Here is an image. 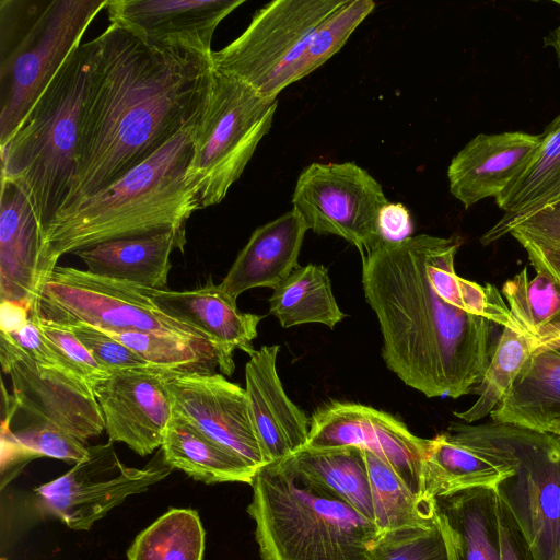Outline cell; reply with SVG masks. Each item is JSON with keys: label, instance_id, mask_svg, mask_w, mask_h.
<instances>
[{"label": "cell", "instance_id": "obj_1", "mask_svg": "<svg viewBox=\"0 0 560 560\" xmlns=\"http://www.w3.org/2000/svg\"><path fill=\"white\" fill-rule=\"evenodd\" d=\"M463 240L429 234L384 242L361 256L365 300L380 324L382 357L429 398L471 394L494 347L493 327L512 320L500 291L456 273Z\"/></svg>", "mask_w": 560, "mask_h": 560}, {"label": "cell", "instance_id": "obj_2", "mask_svg": "<svg viewBox=\"0 0 560 560\" xmlns=\"http://www.w3.org/2000/svg\"><path fill=\"white\" fill-rule=\"evenodd\" d=\"M95 39L75 175L58 212L107 188L194 127L211 91L212 54L154 45L115 24Z\"/></svg>", "mask_w": 560, "mask_h": 560}, {"label": "cell", "instance_id": "obj_3", "mask_svg": "<svg viewBox=\"0 0 560 560\" xmlns=\"http://www.w3.org/2000/svg\"><path fill=\"white\" fill-rule=\"evenodd\" d=\"M194 127L107 188L58 212L45 231L50 260L57 265L65 254L109 241L185 232L187 220L200 209L186 182Z\"/></svg>", "mask_w": 560, "mask_h": 560}, {"label": "cell", "instance_id": "obj_4", "mask_svg": "<svg viewBox=\"0 0 560 560\" xmlns=\"http://www.w3.org/2000/svg\"><path fill=\"white\" fill-rule=\"evenodd\" d=\"M96 51L95 38L82 43L0 145L1 182L22 190L44 231L62 207L75 175L81 116Z\"/></svg>", "mask_w": 560, "mask_h": 560}, {"label": "cell", "instance_id": "obj_5", "mask_svg": "<svg viewBox=\"0 0 560 560\" xmlns=\"http://www.w3.org/2000/svg\"><path fill=\"white\" fill-rule=\"evenodd\" d=\"M250 486L261 560H369L381 536L373 522L305 482L285 459L258 468Z\"/></svg>", "mask_w": 560, "mask_h": 560}, {"label": "cell", "instance_id": "obj_6", "mask_svg": "<svg viewBox=\"0 0 560 560\" xmlns=\"http://www.w3.org/2000/svg\"><path fill=\"white\" fill-rule=\"evenodd\" d=\"M109 0H1L0 145L46 90Z\"/></svg>", "mask_w": 560, "mask_h": 560}, {"label": "cell", "instance_id": "obj_7", "mask_svg": "<svg viewBox=\"0 0 560 560\" xmlns=\"http://www.w3.org/2000/svg\"><path fill=\"white\" fill-rule=\"evenodd\" d=\"M446 430L511 471L493 488L533 560H560V438L510 423L451 422Z\"/></svg>", "mask_w": 560, "mask_h": 560}, {"label": "cell", "instance_id": "obj_8", "mask_svg": "<svg viewBox=\"0 0 560 560\" xmlns=\"http://www.w3.org/2000/svg\"><path fill=\"white\" fill-rule=\"evenodd\" d=\"M278 101L214 69L211 91L192 129L186 182L199 208L220 203L269 132Z\"/></svg>", "mask_w": 560, "mask_h": 560}, {"label": "cell", "instance_id": "obj_9", "mask_svg": "<svg viewBox=\"0 0 560 560\" xmlns=\"http://www.w3.org/2000/svg\"><path fill=\"white\" fill-rule=\"evenodd\" d=\"M31 313L65 327L85 324L105 331L173 336L217 354L202 332L156 306L150 289L89 270L57 266Z\"/></svg>", "mask_w": 560, "mask_h": 560}, {"label": "cell", "instance_id": "obj_10", "mask_svg": "<svg viewBox=\"0 0 560 560\" xmlns=\"http://www.w3.org/2000/svg\"><path fill=\"white\" fill-rule=\"evenodd\" d=\"M345 1L275 0L265 4L241 35L212 51L213 68L277 100L290 85V71L316 28Z\"/></svg>", "mask_w": 560, "mask_h": 560}, {"label": "cell", "instance_id": "obj_11", "mask_svg": "<svg viewBox=\"0 0 560 560\" xmlns=\"http://www.w3.org/2000/svg\"><path fill=\"white\" fill-rule=\"evenodd\" d=\"M89 450L84 460L34 489L40 512L75 530L90 529L128 497L147 491L173 470L161 450L141 468L126 466L110 441Z\"/></svg>", "mask_w": 560, "mask_h": 560}, {"label": "cell", "instance_id": "obj_12", "mask_svg": "<svg viewBox=\"0 0 560 560\" xmlns=\"http://www.w3.org/2000/svg\"><path fill=\"white\" fill-rule=\"evenodd\" d=\"M387 202L382 185L354 162L311 163L292 195L293 209L308 230L339 236L361 256L380 242L378 215Z\"/></svg>", "mask_w": 560, "mask_h": 560}, {"label": "cell", "instance_id": "obj_13", "mask_svg": "<svg viewBox=\"0 0 560 560\" xmlns=\"http://www.w3.org/2000/svg\"><path fill=\"white\" fill-rule=\"evenodd\" d=\"M0 362L19 409L32 423L59 428L86 444L105 431L92 388L73 372L36 363L1 331Z\"/></svg>", "mask_w": 560, "mask_h": 560}, {"label": "cell", "instance_id": "obj_14", "mask_svg": "<svg viewBox=\"0 0 560 560\" xmlns=\"http://www.w3.org/2000/svg\"><path fill=\"white\" fill-rule=\"evenodd\" d=\"M303 448L326 450L354 446L384 460L415 493L423 497V467L428 439L383 410L352 401H330L310 418ZM427 500V499H425Z\"/></svg>", "mask_w": 560, "mask_h": 560}, {"label": "cell", "instance_id": "obj_15", "mask_svg": "<svg viewBox=\"0 0 560 560\" xmlns=\"http://www.w3.org/2000/svg\"><path fill=\"white\" fill-rule=\"evenodd\" d=\"M173 413L233 451L255 468L267 464L245 388L222 373L180 374L166 370Z\"/></svg>", "mask_w": 560, "mask_h": 560}, {"label": "cell", "instance_id": "obj_16", "mask_svg": "<svg viewBox=\"0 0 560 560\" xmlns=\"http://www.w3.org/2000/svg\"><path fill=\"white\" fill-rule=\"evenodd\" d=\"M165 371H121L92 388L108 441L124 443L140 456L161 447L174 415Z\"/></svg>", "mask_w": 560, "mask_h": 560}, {"label": "cell", "instance_id": "obj_17", "mask_svg": "<svg viewBox=\"0 0 560 560\" xmlns=\"http://www.w3.org/2000/svg\"><path fill=\"white\" fill-rule=\"evenodd\" d=\"M245 0H109L110 24L160 46L211 55L214 31Z\"/></svg>", "mask_w": 560, "mask_h": 560}, {"label": "cell", "instance_id": "obj_18", "mask_svg": "<svg viewBox=\"0 0 560 560\" xmlns=\"http://www.w3.org/2000/svg\"><path fill=\"white\" fill-rule=\"evenodd\" d=\"M56 267L48 257L45 231L28 199L14 184L1 182L0 302H26L34 311Z\"/></svg>", "mask_w": 560, "mask_h": 560}, {"label": "cell", "instance_id": "obj_19", "mask_svg": "<svg viewBox=\"0 0 560 560\" xmlns=\"http://www.w3.org/2000/svg\"><path fill=\"white\" fill-rule=\"evenodd\" d=\"M150 296L165 314L194 327L210 340L223 375L230 376L235 370V350L249 355L255 352L253 340L262 316L241 312L237 299L223 291L211 277L203 285L191 290L150 289Z\"/></svg>", "mask_w": 560, "mask_h": 560}, {"label": "cell", "instance_id": "obj_20", "mask_svg": "<svg viewBox=\"0 0 560 560\" xmlns=\"http://www.w3.org/2000/svg\"><path fill=\"white\" fill-rule=\"evenodd\" d=\"M541 133H479L447 167L450 192L466 209L499 197L522 173L541 143Z\"/></svg>", "mask_w": 560, "mask_h": 560}, {"label": "cell", "instance_id": "obj_21", "mask_svg": "<svg viewBox=\"0 0 560 560\" xmlns=\"http://www.w3.org/2000/svg\"><path fill=\"white\" fill-rule=\"evenodd\" d=\"M280 346H262L245 365V392L267 464L285 459L307 443L311 420L287 395L277 372Z\"/></svg>", "mask_w": 560, "mask_h": 560}, {"label": "cell", "instance_id": "obj_22", "mask_svg": "<svg viewBox=\"0 0 560 560\" xmlns=\"http://www.w3.org/2000/svg\"><path fill=\"white\" fill-rule=\"evenodd\" d=\"M307 230L294 209L258 226L221 281V289L234 299L254 288L276 290L301 267L298 259Z\"/></svg>", "mask_w": 560, "mask_h": 560}, {"label": "cell", "instance_id": "obj_23", "mask_svg": "<svg viewBox=\"0 0 560 560\" xmlns=\"http://www.w3.org/2000/svg\"><path fill=\"white\" fill-rule=\"evenodd\" d=\"M490 417L545 432L560 420V323L541 331L538 349Z\"/></svg>", "mask_w": 560, "mask_h": 560}, {"label": "cell", "instance_id": "obj_24", "mask_svg": "<svg viewBox=\"0 0 560 560\" xmlns=\"http://www.w3.org/2000/svg\"><path fill=\"white\" fill-rule=\"evenodd\" d=\"M186 232L166 231L153 235L105 242L74 253L90 272L147 289L167 290L171 254L184 250Z\"/></svg>", "mask_w": 560, "mask_h": 560}, {"label": "cell", "instance_id": "obj_25", "mask_svg": "<svg viewBox=\"0 0 560 560\" xmlns=\"http://www.w3.org/2000/svg\"><path fill=\"white\" fill-rule=\"evenodd\" d=\"M541 143L514 182L495 198L504 212L480 238L489 245L508 235L518 220L560 201V114L541 133Z\"/></svg>", "mask_w": 560, "mask_h": 560}, {"label": "cell", "instance_id": "obj_26", "mask_svg": "<svg viewBox=\"0 0 560 560\" xmlns=\"http://www.w3.org/2000/svg\"><path fill=\"white\" fill-rule=\"evenodd\" d=\"M455 560H501L499 498L481 487L436 499Z\"/></svg>", "mask_w": 560, "mask_h": 560}, {"label": "cell", "instance_id": "obj_27", "mask_svg": "<svg viewBox=\"0 0 560 560\" xmlns=\"http://www.w3.org/2000/svg\"><path fill=\"white\" fill-rule=\"evenodd\" d=\"M172 468L203 483H252L257 468L186 420L173 415L160 447Z\"/></svg>", "mask_w": 560, "mask_h": 560}, {"label": "cell", "instance_id": "obj_28", "mask_svg": "<svg viewBox=\"0 0 560 560\" xmlns=\"http://www.w3.org/2000/svg\"><path fill=\"white\" fill-rule=\"evenodd\" d=\"M511 469L456 440L447 430L428 439L423 497L429 501L474 488H494Z\"/></svg>", "mask_w": 560, "mask_h": 560}, {"label": "cell", "instance_id": "obj_29", "mask_svg": "<svg viewBox=\"0 0 560 560\" xmlns=\"http://www.w3.org/2000/svg\"><path fill=\"white\" fill-rule=\"evenodd\" d=\"M285 462L305 482L341 500L373 522L370 478L361 448H302Z\"/></svg>", "mask_w": 560, "mask_h": 560}, {"label": "cell", "instance_id": "obj_30", "mask_svg": "<svg viewBox=\"0 0 560 560\" xmlns=\"http://www.w3.org/2000/svg\"><path fill=\"white\" fill-rule=\"evenodd\" d=\"M269 313L283 328L319 323L332 329L346 315L331 290L328 269L307 264L294 270L269 298Z\"/></svg>", "mask_w": 560, "mask_h": 560}, {"label": "cell", "instance_id": "obj_31", "mask_svg": "<svg viewBox=\"0 0 560 560\" xmlns=\"http://www.w3.org/2000/svg\"><path fill=\"white\" fill-rule=\"evenodd\" d=\"M537 349L538 338L512 317L511 323L503 327L483 376L471 392L477 399L466 410L454 411V416L465 423L490 416L514 386Z\"/></svg>", "mask_w": 560, "mask_h": 560}, {"label": "cell", "instance_id": "obj_32", "mask_svg": "<svg viewBox=\"0 0 560 560\" xmlns=\"http://www.w3.org/2000/svg\"><path fill=\"white\" fill-rule=\"evenodd\" d=\"M362 451L370 478L373 524L378 534L433 524L438 518L436 501L411 491L384 460Z\"/></svg>", "mask_w": 560, "mask_h": 560}, {"label": "cell", "instance_id": "obj_33", "mask_svg": "<svg viewBox=\"0 0 560 560\" xmlns=\"http://www.w3.org/2000/svg\"><path fill=\"white\" fill-rule=\"evenodd\" d=\"M205 538L196 510L172 508L137 535L127 560H203Z\"/></svg>", "mask_w": 560, "mask_h": 560}, {"label": "cell", "instance_id": "obj_34", "mask_svg": "<svg viewBox=\"0 0 560 560\" xmlns=\"http://www.w3.org/2000/svg\"><path fill=\"white\" fill-rule=\"evenodd\" d=\"M502 295L512 317L536 338L560 323V289L548 277L529 278L527 268L504 282Z\"/></svg>", "mask_w": 560, "mask_h": 560}, {"label": "cell", "instance_id": "obj_35", "mask_svg": "<svg viewBox=\"0 0 560 560\" xmlns=\"http://www.w3.org/2000/svg\"><path fill=\"white\" fill-rule=\"evenodd\" d=\"M105 332L158 369L180 374L214 373L218 365L217 354L173 336L139 331Z\"/></svg>", "mask_w": 560, "mask_h": 560}, {"label": "cell", "instance_id": "obj_36", "mask_svg": "<svg viewBox=\"0 0 560 560\" xmlns=\"http://www.w3.org/2000/svg\"><path fill=\"white\" fill-rule=\"evenodd\" d=\"M374 8L371 0H346L316 28L290 71L289 84L304 79L338 52Z\"/></svg>", "mask_w": 560, "mask_h": 560}, {"label": "cell", "instance_id": "obj_37", "mask_svg": "<svg viewBox=\"0 0 560 560\" xmlns=\"http://www.w3.org/2000/svg\"><path fill=\"white\" fill-rule=\"evenodd\" d=\"M508 234L524 248L536 273L560 289V201L518 220Z\"/></svg>", "mask_w": 560, "mask_h": 560}, {"label": "cell", "instance_id": "obj_38", "mask_svg": "<svg viewBox=\"0 0 560 560\" xmlns=\"http://www.w3.org/2000/svg\"><path fill=\"white\" fill-rule=\"evenodd\" d=\"M369 560H455L447 528L438 518L425 527L405 528L380 536Z\"/></svg>", "mask_w": 560, "mask_h": 560}, {"label": "cell", "instance_id": "obj_39", "mask_svg": "<svg viewBox=\"0 0 560 560\" xmlns=\"http://www.w3.org/2000/svg\"><path fill=\"white\" fill-rule=\"evenodd\" d=\"M13 438L28 460L50 457L74 465L90 453L86 443L51 425L31 423L13 431Z\"/></svg>", "mask_w": 560, "mask_h": 560}, {"label": "cell", "instance_id": "obj_40", "mask_svg": "<svg viewBox=\"0 0 560 560\" xmlns=\"http://www.w3.org/2000/svg\"><path fill=\"white\" fill-rule=\"evenodd\" d=\"M31 314L36 315L42 331L67 369L81 377L91 388L112 375L98 364L70 328L46 322L36 313Z\"/></svg>", "mask_w": 560, "mask_h": 560}, {"label": "cell", "instance_id": "obj_41", "mask_svg": "<svg viewBox=\"0 0 560 560\" xmlns=\"http://www.w3.org/2000/svg\"><path fill=\"white\" fill-rule=\"evenodd\" d=\"M98 364L110 374L154 368L105 331L85 324L69 326ZM158 369V368H156Z\"/></svg>", "mask_w": 560, "mask_h": 560}, {"label": "cell", "instance_id": "obj_42", "mask_svg": "<svg viewBox=\"0 0 560 560\" xmlns=\"http://www.w3.org/2000/svg\"><path fill=\"white\" fill-rule=\"evenodd\" d=\"M7 335L36 363L67 369L61 358L42 331L35 314H31L30 320L21 329Z\"/></svg>", "mask_w": 560, "mask_h": 560}, {"label": "cell", "instance_id": "obj_43", "mask_svg": "<svg viewBox=\"0 0 560 560\" xmlns=\"http://www.w3.org/2000/svg\"><path fill=\"white\" fill-rule=\"evenodd\" d=\"M413 226L409 210L400 202H387L378 215L380 241L399 242L411 236Z\"/></svg>", "mask_w": 560, "mask_h": 560}, {"label": "cell", "instance_id": "obj_44", "mask_svg": "<svg viewBox=\"0 0 560 560\" xmlns=\"http://www.w3.org/2000/svg\"><path fill=\"white\" fill-rule=\"evenodd\" d=\"M501 560H533L513 517L499 500Z\"/></svg>", "mask_w": 560, "mask_h": 560}, {"label": "cell", "instance_id": "obj_45", "mask_svg": "<svg viewBox=\"0 0 560 560\" xmlns=\"http://www.w3.org/2000/svg\"><path fill=\"white\" fill-rule=\"evenodd\" d=\"M32 306L21 301L0 302V331L13 334L30 320Z\"/></svg>", "mask_w": 560, "mask_h": 560}, {"label": "cell", "instance_id": "obj_46", "mask_svg": "<svg viewBox=\"0 0 560 560\" xmlns=\"http://www.w3.org/2000/svg\"><path fill=\"white\" fill-rule=\"evenodd\" d=\"M560 7V1H555ZM547 45L551 46L557 55L560 65V24L546 39Z\"/></svg>", "mask_w": 560, "mask_h": 560}, {"label": "cell", "instance_id": "obj_47", "mask_svg": "<svg viewBox=\"0 0 560 560\" xmlns=\"http://www.w3.org/2000/svg\"><path fill=\"white\" fill-rule=\"evenodd\" d=\"M546 432H550L560 438V420L552 422Z\"/></svg>", "mask_w": 560, "mask_h": 560}]
</instances>
